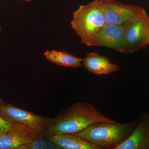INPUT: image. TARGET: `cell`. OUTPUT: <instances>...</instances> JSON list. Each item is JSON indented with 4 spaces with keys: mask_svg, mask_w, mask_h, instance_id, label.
Returning <instances> with one entry per match:
<instances>
[{
    "mask_svg": "<svg viewBox=\"0 0 149 149\" xmlns=\"http://www.w3.org/2000/svg\"><path fill=\"white\" fill-rule=\"evenodd\" d=\"M117 123L107 117L92 104L77 102L53 118L45 132L74 134L97 122Z\"/></svg>",
    "mask_w": 149,
    "mask_h": 149,
    "instance_id": "cell-1",
    "label": "cell"
},
{
    "mask_svg": "<svg viewBox=\"0 0 149 149\" xmlns=\"http://www.w3.org/2000/svg\"><path fill=\"white\" fill-rule=\"evenodd\" d=\"M139 119L125 123L100 122L89 125L74 134L101 149H116L129 137Z\"/></svg>",
    "mask_w": 149,
    "mask_h": 149,
    "instance_id": "cell-2",
    "label": "cell"
},
{
    "mask_svg": "<svg viewBox=\"0 0 149 149\" xmlns=\"http://www.w3.org/2000/svg\"><path fill=\"white\" fill-rule=\"evenodd\" d=\"M106 24L100 0L80 6L73 12L71 22L72 29L85 45Z\"/></svg>",
    "mask_w": 149,
    "mask_h": 149,
    "instance_id": "cell-3",
    "label": "cell"
},
{
    "mask_svg": "<svg viewBox=\"0 0 149 149\" xmlns=\"http://www.w3.org/2000/svg\"><path fill=\"white\" fill-rule=\"evenodd\" d=\"M122 54H133L149 45V16L145 11L124 25Z\"/></svg>",
    "mask_w": 149,
    "mask_h": 149,
    "instance_id": "cell-4",
    "label": "cell"
},
{
    "mask_svg": "<svg viewBox=\"0 0 149 149\" xmlns=\"http://www.w3.org/2000/svg\"><path fill=\"white\" fill-rule=\"evenodd\" d=\"M0 115L10 123L25 125L40 134L45 131L52 120L9 103L0 104Z\"/></svg>",
    "mask_w": 149,
    "mask_h": 149,
    "instance_id": "cell-5",
    "label": "cell"
},
{
    "mask_svg": "<svg viewBox=\"0 0 149 149\" xmlns=\"http://www.w3.org/2000/svg\"><path fill=\"white\" fill-rule=\"evenodd\" d=\"M106 22L124 25L138 18L146 11L143 8L128 5L116 0H100Z\"/></svg>",
    "mask_w": 149,
    "mask_h": 149,
    "instance_id": "cell-6",
    "label": "cell"
},
{
    "mask_svg": "<svg viewBox=\"0 0 149 149\" xmlns=\"http://www.w3.org/2000/svg\"><path fill=\"white\" fill-rule=\"evenodd\" d=\"M124 29V25L106 23L86 45L105 47L122 53Z\"/></svg>",
    "mask_w": 149,
    "mask_h": 149,
    "instance_id": "cell-7",
    "label": "cell"
},
{
    "mask_svg": "<svg viewBox=\"0 0 149 149\" xmlns=\"http://www.w3.org/2000/svg\"><path fill=\"white\" fill-rule=\"evenodd\" d=\"M40 135L25 125L14 123L7 132L0 134V149H18Z\"/></svg>",
    "mask_w": 149,
    "mask_h": 149,
    "instance_id": "cell-8",
    "label": "cell"
},
{
    "mask_svg": "<svg viewBox=\"0 0 149 149\" xmlns=\"http://www.w3.org/2000/svg\"><path fill=\"white\" fill-rule=\"evenodd\" d=\"M116 149H149V113L141 114L133 132Z\"/></svg>",
    "mask_w": 149,
    "mask_h": 149,
    "instance_id": "cell-9",
    "label": "cell"
},
{
    "mask_svg": "<svg viewBox=\"0 0 149 149\" xmlns=\"http://www.w3.org/2000/svg\"><path fill=\"white\" fill-rule=\"evenodd\" d=\"M83 68L96 75L107 74L120 70L119 66L112 63L108 57L97 52L87 54L83 58Z\"/></svg>",
    "mask_w": 149,
    "mask_h": 149,
    "instance_id": "cell-10",
    "label": "cell"
},
{
    "mask_svg": "<svg viewBox=\"0 0 149 149\" xmlns=\"http://www.w3.org/2000/svg\"><path fill=\"white\" fill-rule=\"evenodd\" d=\"M59 149H101L94 144L74 134L43 133Z\"/></svg>",
    "mask_w": 149,
    "mask_h": 149,
    "instance_id": "cell-11",
    "label": "cell"
},
{
    "mask_svg": "<svg viewBox=\"0 0 149 149\" xmlns=\"http://www.w3.org/2000/svg\"><path fill=\"white\" fill-rule=\"evenodd\" d=\"M44 55L49 61L58 65L72 68H83V58L64 51L47 50L44 53Z\"/></svg>",
    "mask_w": 149,
    "mask_h": 149,
    "instance_id": "cell-12",
    "label": "cell"
},
{
    "mask_svg": "<svg viewBox=\"0 0 149 149\" xmlns=\"http://www.w3.org/2000/svg\"><path fill=\"white\" fill-rule=\"evenodd\" d=\"M18 149H59L52 141L47 139L43 134L33 139Z\"/></svg>",
    "mask_w": 149,
    "mask_h": 149,
    "instance_id": "cell-13",
    "label": "cell"
},
{
    "mask_svg": "<svg viewBox=\"0 0 149 149\" xmlns=\"http://www.w3.org/2000/svg\"><path fill=\"white\" fill-rule=\"evenodd\" d=\"M14 123H10L0 115V134L7 132L13 126Z\"/></svg>",
    "mask_w": 149,
    "mask_h": 149,
    "instance_id": "cell-14",
    "label": "cell"
},
{
    "mask_svg": "<svg viewBox=\"0 0 149 149\" xmlns=\"http://www.w3.org/2000/svg\"><path fill=\"white\" fill-rule=\"evenodd\" d=\"M5 103L2 100L1 98V97H0V104H4Z\"/></svg>",
    "mask_w": 149,
    "mask_h": 149,
    "instance_id": "cell-15",
    "label": "cell"
},
{
    "mask_svg": "<svg viewBox=\"0 0 149 149\" xmlns=\"http://www.w3.org/2000/svg\"><path fill=\"white\" fill-rule=\"evenodd\" d=\"M25 1H30L31 0H25Z\"/></svg>",
    "mask_w": 149,
    "mask_h": 149,
    "instance_id": "cell-16",
    "label": "cell"
},
{
    "mask_svg": "<svg viewBox=\"0 0 149 149\" xmlns=\"http://www.w3.org/2000/svg\"><path fill=\"white\" fill-rule=\"evenodd\" d=\"M1 31V27H0V32Z\"/></svg>",
    "mask_w": 149,
    "mask_h": 149,
    "instance_id": "cell-17",
    "label": "cell"
}]
</instances>
